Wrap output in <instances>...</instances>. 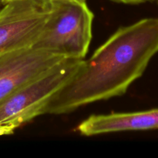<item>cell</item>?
<instances>
[{
  "instance_id": "obj_1",
  "label": "cell",
  "mask_w": 158,
  "mask_h": 158,
  "mask_svg": "<svg viewBox=\"0 0 158 158\" xmlns=\"http://www.w3.org/2000/svg\"><path fill=\"white\" fill-rule=\"evenodd\" d=\"M158 52V18L119 28L49 100L43 114L60 115L119 97L141 77Z\"/></svg>"
},
{
  "instance_id": "obj_2",
  "label": "cell",
  "mask_w": 158,
  "mask_h": 158,
  "mask_svg": "<svg viewBox=\"0 0 158 158\" xmlns=\"http://www.w3.org/2000/svg\"><path fill=\"white\" fill-rule=\"evenodd\" d=\"M49 6V16L33 47L64 58L85 59L94 19L86 0H52Z\"/></svg>"
},
{
  "instance_id": "obj_3",
  "label": "cell",
  "mask_w": 158,
  "mask_h": 158,
  "mask_svg": "<svg viewBox=\"0 0 158 158\" xmlns=\"http://www.w3.org/2000/svg\"><path fill=\"white\" fill-rule=\"evenodd\" d=\"M83 60L63 59L0 100V124L15 130L41 116L46 103L78 70Z\"/></svg>"
},
{
  "instance_id": "obj_4",
  "label": "cell",
  "mask_w": 158,
  "mask_h": 158,
  "mask_svg": "<svg viewBox=\"0 0 158 158\" xmlns=\"http://www.w3.org/2000/svg\"><path fill=\"white\" fill-rule=\"evenodd\" d=\"M44 0H9L0 9V52L33 47L49 16Z\"/></svg>"
},
{
  "instance_id": "obj_5",
  "label": "cell",
  "mask_w": 158,
  "mask_h": 158,
  "mask_svg": "<svg viewBox=\"0 0 158 158\" xmlns=\"http://www.w3.org/2000/svg\"><path fill=\"white\" fill-rule=\"evenodd\" d=\"M63 59L34 47L0 52V100Z\"/></svg>"
},
{
  "instance_id": "obj_6",
  "label": "cell",
  "mask_w": 158,
  "mask_h": 158,
  "mask_svg": "<svg viewBox=\"0 0 158 158\" xmlns=\"http://www.w3.org/2000/svg\"><path fill=\"white\" fill-rule=\"evenodd\" d=\"M158 129V108L131 113L91 115L77 130L83 136Z\"/></svg>"
},
{
  "instance_id": "obj_7",
  "label": "cell",
  "mask_w": 158,
  "mask_h": 158,
  "mask_svg": "<svg viewBox=\"0 0 158 158\" xmlns=\"http://www.w3.org/2000/svg\"><path fill=\"white\" fill-rule=\"evenodd\" d=\"M113 1L127 5H138L142 4L147 1H150V0H113Z\"/></svg>"
},
{
  "instance_id": "obj_8",
  "label": "cell",
  "mask_w": 158,
  "mask_h": 158,
  "mask_svg": "<svg viewBox=\"0 0 158 158\" xmlns=\"http://www.w3.org/2000/svg\"><path fill=\"white\" fill-rule=\"evenodd\" d=\"M4 2H3V0H0V9H1L2 8V6H3V5H4Z\"/></svg>"
},
{
  "instance_id": "obj_9",
  "label": "cell",
  "mask_w": 158,
  "mask_h": 158,
  "mask_svg": "<svg viewBox=\"0 0 158 158\" xmlns=\"http://www.w3.org/2000/svg\"><path fill=\"white\" fill-rule=\"evenodd\" d=\"M44 1H46V2H49L52 1V0H44Z\"/></svg>"
},
{
  "instance_id": "obj_10",
  "label": "cell",
  "mask_w": 158,
  "mask_h": 158,
  "mask_svg": "<svg viewBox=\"0 0 158 158\" xmlns=\"http://www.w3.org/2000/svg\"><path fill=\"white\" fill-rule=\"evenodd\" d=\"M8 1H9V0H3V2H8Z\"/></svg>"
},
{
  "instance_id": "obj_11",
  "label": "cell",
  "mask_w": 158,
  "mask_h": 158,
  "mask_svg": "<svg viewBox=\"0 0 158 158\" xmlns=\"http://www.w3.org/2000/svg\"><path fill=\"white\" fill-rule=\"evenodd\" d=\"M150 1H153V0H150Z\"/></svg>"
},
{
  "instance_id": "obj_12",
  "label": "cell",
  "mask_w": 158,
  "mask_h": 158,
  "mask_svg": "<svg viewBox=\"0 0 158 158\" xmlns=\"http://www.w3.org/2000/svg\"><path fill=\"white\" fill-rule=\"evenodd\" d=\"M157 2H158V0H157Z\"/></svg>"
}]
</instances>
